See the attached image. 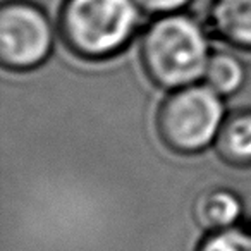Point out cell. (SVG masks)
Returning a JSON list of instances; mask_svg holds the SVG:
<instances>
[{"label":"cell","instance_id":"cell-5","mask_svg":"<svg viewBox=\"0 0 251 251\" xmlns=\"http://www.w3.org/2000/svg\"><path fill=\"white\" fill-rule=\"evenodd\" d=\"M241 213L243 203L239 196L229 189H212L201 193L193 208L198 226L208 232L236 226Z\"/></svg>","mask_w":251,"mask_h":251},{"label":"cell","instance_id":"cell-7","mask_svg":"<svg viewBox=\"0 0 251 251\" xmlns=\"http://www.w3.org/2000/svg\"><path fill=\"white\" fill-rule=\"evenodd\" d=\"M222 157L234 165H251V112H244L222 126L219 133Z\"/></svg>","mask_w":251,"mask_h":251},{"label":"cell","instance_id":"cell-4","mask_svg":"<svg viewBox=\"0 0 251 251\" xmlns=\"http://www.w3.org/2000/svg\"><path fill=\"white\" fill-rule=\"evenodd\" d=\"M52 29L33 5L12 2L0 12V57L14 69L38 66L50 52Z\"/></svg>","mask_w":251,"mask_h":251},{"label":"cell","instance_id":"cell-1","mask_svg":"<svg viewBox=\"0 0 251 251\" xmlns=\"http://www.w3.org/2000/svg\"><path fill=\"white\" fill-rule=\"evenodd\" d=\"M141 53L148 73L164 86H189L205 76L210 60L201 28L177 14L158 19L148 29Z\"/></svg>","mask_w":251,"mask_h":251},{"label":"cell","instance_id":"cell-2","mask_svg":"<svg viewBox=\"0 0 251 251\" xmlns=\"http://www.w3.org/2000/svg\"><path fill=\"white\" fill-rule=\"evenodd\" d=\"M136 23V0H69L62 14L67 42L88 57H103L121 49Z\"/></svg>","mask_w":251,"mask_h":251},{"label":"cell","instance_id":"cell-3","mask_svg":"<svg viewBox=\"0 0 251 251\" xmlns=\"http://www.w3.org/2000/svg\"><path fill=\"white\" fill-rule=\"evenodd\" d=\"M220 95L210 86L189 84L167 98L158 115V129L165 143L184 153L206 148L222 129Z\"/></svg>","mask_w":251,"mask_h":251},{"label":"cell","instance_id":"cell-9","mask_svg":"<svg viewBox=\"0 0 251 251\" xmlns=\"http://www.w3.org/2000/svg\"><path fill=\"white\" fill-rule=\"evenodd\" d=\"M198 251H251V229L232 226L212 230L200 243Z\"/></svg>","mask_w":251,"mask_h":251},{"label":"cell","instance_id":"cell-6","mask_svg":"<svg viewBox=\"0 0 251 251\" xmlns=\"http://www.w3.org/2000/svg\"><path fill=\"white\" fill-rule=\"evenodd\" d=\"M212 16L224 38L251 47V0H215Z\"/></svg>","mask_w":251,"mask_h":251},{"label":"cell","instance_id":"cell-10","mask_svg":"<svg viewBox=\"0 0 251 251\" xmlns=\"http://www.w3.org/2000/svg\"><path fill=\"white\" fill-rule=\"evenodd\" d=\"M189 0H136V4L148 12H157V14H172L184 7Z\"/></svg>","mask_w":251,"mask_h":251},{"label":"cell","instance_id":"cell-8","mask_svg":"<svg viewBox=\"0 0 251 251\" xmlns=\"http://www.w3.org/2000/svg\"><path fill=\"white\" fill-rule=\"evenodd\" d=\"M206 86L219 95H230L244 83V67L229 53H215L210 57L205 71Z\"/></svg>","mask_w":251,"mask_h":251}]
</instances>
